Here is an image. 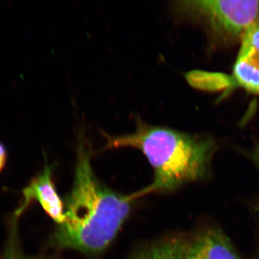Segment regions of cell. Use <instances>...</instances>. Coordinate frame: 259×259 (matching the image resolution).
I'll list each match as a JSON object with an SVG mask.
<instances>
[{
  "instance_id": "1",
  "label": "cell",
  "mask_w": 259,
  "mask_h": 259,
  "mask_svg": "<svg viewBox=\"0 0 259 259\" xmlns=\"http://www.w3.org/2000/svg\"><path fill=\"white\" fill-rule=\"evenodd\" d=\"M72 189L64 202L66 221L51 237L53 246L86 254L102 253L128 217L132 195L114 192L97 180L88 141L79 134Z\"/></svg>"
},
{
  "instance_id": "2",
  "label": "cell",
  "mask_w": 259,
  "mask_h": 259,
  "mask_svg": "<svg viewBox=\"0 0 259 259\" xmlns=\"http://www.w3.org/2000/svg\"><path fill=\"white\" fill-rule=\"evenodd\" d=\"M106 139L104 149L133 148L139 150L153 168V181L133 198L152 193H164L207 176L215 145L212 140L164 126L153 125L137 117L131 134Z\"/></svg>"
},
{
  "instance_id": "3",
  "label": "cell",
  "mask_w": 259,
  "mask_h": 259,
  "mask_svg": "<svg viewBox=\"0 0 259 259\" xmlns=\"http://www.w3.org/2000/svg\"><path fill=\"white\" fill-rule=\"evenodd\" d=\"M177 8L212 31L231 38H242L247 29L259 22V1H183Z\"/></svg>"
},
{
  "instance_id": "4",
  "label": "cell",
  "mask_w": 259,
  "mask_h": 259,
  "mask_svg": "<svg viewBox=\"0 0 259 259\" xmlns=\"http://www.w3.org/2000/svg\"><path fill=\"white\" fill-rule=\"evenodd\" d=\"M34 202L39 203L45 212L61 226L66 221L64 202L56 190L53 180V168L46 162L42 171L30 181L22 191V199L13 217L20 219Z\"/></svg>"
},
{
  "instance_id": "5",
  "label": "cell",
  "mask_w": 259,
  "mask_h": 259,
  "mask_svg": "<svg viewBox=\"0 0 259 259\" xmlns=\"http://www.w3.org/2000/svg\"><path fill=\"white\" fill-rule=\"evenodd\" d=\"M241 39L233 76L242 88L259 95V22L247 29Z\"/></svg>"
},
{
  "instance_id": "6",
  "label": "cell",
  "mask_w": 259,
  "mask_h": 259,
  "mask_svg": "<svg viewBox=\"0 0 259 259\" xmlns=\"http://www.w3.org/2000/svg\"><path fill=\"white\" fill-rule=\"evenodd\" d=\"M187 259H239L228 238L218 230H209L189 243Z\"/></svg>"
},
{
  "instance_id": "7",
  "label": "cell",
  "mask_w": 259,
  "mask_h": 259,
  "mask_svg": "<svg viewBox=\"0 0 259 259\" xmlns=\"http://www.w3.org/2000/svg\"><path fill=\"white\" fill-rule=\"evenodd\" d=\"M189 243L180 238H167L134 259H187Z\"/></svg>"
},
{
  "instance_id": "8",
  "label": "cell",
  "mask_w": 259,
  "mask_h": 259,
  "mask_svg": "<svg viewBox=\"0 0 259 259\" xmlns=\"http://www.w3.org/2000/svg\"><path fill=\"white\" fill-rule=\"evenodd\" d=\"M18 220L12 216L8 229V239L1 259H51L42 255H29L24 253L18 235Z\"/></svg>"
},
{
  "instance_id": "9",
  "label": "cell",
  "mask_w": 259,
  "mask_h": 259,
  "mask_svg": "<svg viewBox=\"0 0 259 259\" xmlns=\"http://www.w3.org/2000/svg\"><path fill=\"white\" fill-rule=\"evenodd\" d=\"M7 162V151L3 144L0 143V173L4 169Z\"/></svg>"
},
{
  "instance_id": "10",
  "label": "cell",
  "mask_w": 259,
  "mask_h": 259,
  "mask_svg": "<svg viewBox=\"0 0 259 259\" xmlns=\"http://www.w3.org/2000/svg\"><path fill=\"white\" fill-rule=\"evenodd\" d=\"M258 212H259V207H258Z\"/></svg>"
}]
</instances>
